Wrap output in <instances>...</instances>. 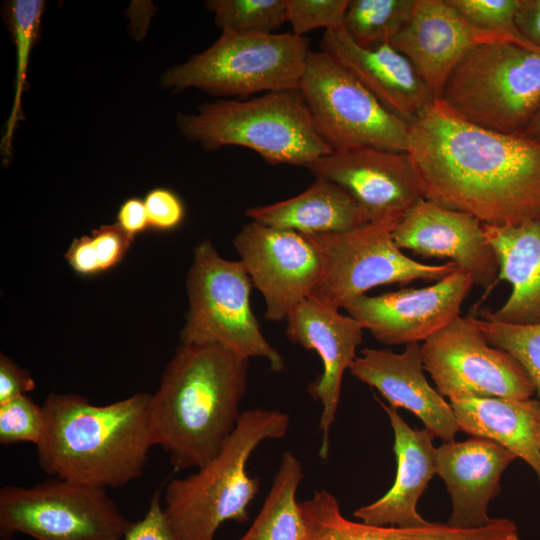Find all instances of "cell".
<instances>
[{
    "label": "cell",
    "instance_id": "6da1fadb",
    "mask_svg": "<svg viewBox=\"0 0 540 540\" xmlns=\"http://www.w3.org/2000/svg\"><path fill=\"white\" fill-rule=\"evenodd\" d=\"M424 198L483 224L540 219V138L475 125L434 100L408 125Z\"/></svg>",
    "mask_w": 540,
    "mask_h": 540
},
{
    "label": "cell",
    "instance_id": "7a4b0ae2",
    "mask_svg": "<svg viewBox=\"0 0 540 540\" xmlns=\"http://www.w3.org/2000/svg\"><path fill=\"white\" fill-rule=\"evenodd\" d=\"M249 360L218 344L178 346L149 405L155 445L175 470L200 468L234 432Z\"/></svg>",
    "mask_w": 540,
    "mask_h": 540
},
{
    "label": "cell",
    "instance_id": "3957f363",
    "mask_svg": "<svg viewBox=\"0 0 540 540\" xmlns=\"http://www.w3.org/2000/svg\"><path fill=\"white\" fill-rule=\"evenodd\" d=\"M150 397L138 392L100 406L78 394H49L42 405L46 431L36 446L40 467L54 478L102 489L139 478L155 446Z\"/></svg>",
    "mask_w": 540,
    "mask_h": 540
},
{
    "label": "cell",
    "instance_id": "277c9868",
    "mask_svg": "<svg viewBox=\"0 0 540 540\" xmlns=\"http://www.w3.org/2000/svg\"><path fill=\"white\" fill-rule=\"evenodd\" d=\"M289 426V415L279 410L243 411L215 457L196 472L169 481L163 506L180 540H214L223 523L248 520L260 486L247 472L248 461L262 442L284 437Z\"/></svg>",
    "mask_w": 540,
    "mask_h": 540
},
{
    "label": "cell",
    "instance_id": "5b68a950",
    "mask_svg": "<svg viewBox=\"0 0 540 540\" xmlns=\"http://www.w3.org/2000/svg\"><path fill=\"white\" fill-rule=\"evenodd\" d=\"M176 123L188 141L206 150L240 146L272 165L307 168L332 152L298 89L204 103L197 113H179Z\"/></svg>",
    "mask_w": 540,
    "mask_h": 540
},
{
    "label": "cell",
    "instance_id": "8992f818",
    "mask_svg": "<svg viewBox=\"0 0 540 540\" xmlns=\"http://www.w3.org/2000/svg\"><path fill=\"white\" fill-rule=\"evenodd\" d=\"M439 100L475 125L524 133L540 109V50L511 42L477 45L453 69Z\"/></svg>",
    "mask_w": 540,
    "mask_h": 540
},
{
    "label": "cell",
    "instance_id": "52a82bcc",
    "mask_svg": "<svg viewBox=\"0 0 540 540\" xmlns=\"http://www.w3.org/2000/svg\"><path fill=\"white\" fill-rule=\"evenodd\" d=\"M310 52V40L292 32H221L208 49L167 69L161 82L174 91L241 98L298 89Z\"/></svg>",
    "mask_w": 540,
    "mask_h": 540
},
{
    "label": "cell",
    "instance_id": "ba28073f",
    "mask_svg": "<svg viewBox=\"0 0 540 540\" xmlns=\"http://www.w3.org/2000/svg\"><path fill=\"white\" fill-rule=\"evenodd\" d=\"M252 286L241 261L221 257L210 241L198 244L187 277L189 311L181 343L218 344L248 359H265L272 371H282L284 359L251 309Z\"/></svg>",
    "mask_w": 540,
    "mask_h": 540
},
{
    "label": "cell",
    "instance_id": "9c48e42d",
    "mask_svg": "<svg viewBox=\"0 0 540 540\" xmlns=\"http://www.w3.org/2000/svg\"><path fill=\"white\" fill-rule=\"evenodd\" d=\"M400 218L369 222L345 232L305 235L316 249L321 276L310 297L344 308L371 288L415 280H441L456 263L418 262L397 246L393 230Z\"/></svg>",
    "mask_w": 540,
    "mask_h": 540
},
{
    "label": "cell",
    "instance_id": "30bf717a",
    "mask_svg": "<svg viewBox=\"0 0 540 540\" xmlns=\"http://www.w3.org/2000/svg\"><path fill=\"white\" fill-rule=\"evenodd\" d=\"M132 522L102 488L54 478L0 489L1 540H121Z\"/></svg>",
    "mask_w": 540,
    "mask_h": 540
},
{
    "label": "cell",
    "instance_id": "8fae6325",
    "mask_svg": "<svg viewBox=\"0 0 540 540\" xmlns=\"http://www.w3.org/2000/svg\"><path fill=\"white\" fill-rule=\"evenodd\" d=\"M298 90L332 151L368 147L407 152L408 125L325 52H310Z\"/></svg>",
    "mask_w": 540,
    "mask_h": 540
},
{
    "label": "cell",
    "instance_id": "7c38bea8",
    "mask_svg": "<svg viewBox=\"0 0 540 540\" xmlns=\"http://www.w3.org/2000/svg\"><path fill=\"white\" fill-rule=\"evenodd\" d=\"M424 369L437 391L463 396L529 399L535 386L508 352L490 345L474 317H459L421 345Z\"/></svg>",
    "mask_w": 540,
    "mask_h": 540
},
{
    "label": "cell",
    "instance_id": "4fadbf2b",
    "mask_svg": "<svg viewBox=\"0 0 540 540\" xmlns=\"http://www.w3.org/2000/svg\"><path fill=\"white\" fill-rule=\"evenodd\" d=\"M234 247L265 300V319H287L311 296L321 276V262L309 239L298 232L250 221L234 238Z\"/></svg>",
    "mask_w": 540,
    "mask_h": 540
},
{
    "label": "cell",
    "instance_id": "5bb4252c",
    "mask_svg": "<svg viewBox=\"0 0 540 540\" xmlns=\"http://www.w3.org/2000/svg\"><path fill=\"white\" fill-rule=\"evenodd\" d=\"M473 285L471 276L457 268L431 286L361 295L344 309L382 344L419 343L460 317Z\"/></svg>",
    "mask_w": 540,
    "mask_h": 540
},
{
    "label": "cell",
    "instance_id": "9a60e30c",
    "mask_svg": "<svg viewBox=\"0 0 540 540\" xmlns=\"http://www.w3.org/2000/svg\"><path fill=\"white\" fill-rule=\"evenodd\" d=\"M307 169L348 190L368 222L401 218L425 199L407 152L368 147L332 151Z\"/></svg>",
    "mask_w": 540,
    "mask_h": 540
},
{
    "label": "cell",
    "instance_id": "2e32d148",
    "mask_svg": "<svg viewBox=\"0 0 540 540\" xmlns=\"http://www.w3.org/2000/svg\"><path fill=\"white\" fill-rule=\"evenodd\" d=\"M286 337L293 344L314 350L323 365L321 375L308 387L311 396L320 402L322 411L319 430L322 433L319 456L329 454V436L339 406L342 380L356 358V349L363 342V328L339 309L308 297L288 315Z\"/></svg>",
    "mask_w": 540,
    "mask_h": 540
},
{
    "label": "cell",
    "instance_id": "e0dca14e",
    "mask_svg": "<svg viewBox=\"0 0 540 540\" xmlns=\"http://www.w3.org/2000/svg\"><path fill=\"white\" fill-rule=\"evenodd\" d=\"M397 246L425 257L449 258L474 284L489 290L499 275L496 253L473 216L423 199L393 230Z\"/></svg>",
    "mask_w": 540,
    "mask_h": 540
},
{
    "label": "cell",
    "instance_id": "ac0fdd59",
    "mask_svg": "<svg viewBox=\"0 0 540 540\" xmlns=\"http://www.w3.org/2000/svg\"><path fill=\"white\" fill-rule=\"evenodd\" d=\"M492 42L510 41L470 26L447 0H415L407 24L390 43L411 62L434 99L439 100L462 58L475 46Z\"/></svg>",
    "mask_w": 540,
    "mask_h": 540
},
{
    "label": "cell",
    "instance_id": "d6986e66",
    "mask_svg": "<svg viewBox=\"0 0 540 540\" xmlns=\"http://www.w3.org/2000/svg\"><path fill=\"white\" fill-rule=\"evenodd\" d=\"M320 50L407 125L435 100L411 62L390 42L361 46L341 25L324 32Z\"/></svg>",
    "mask_w": 540,
    "mask_h": 540
},
{
    "label": "cell",
    "instance_id": "ffe728a7",
    "mask_svg": "<svg viewBox=\"0 0 540 540\" xmlns=\"http://www.w3.org/2000/svg\"><path fill=\"white\" fill-rule=\"evenodd\" d=\"M348 370L353 377L378 390L390 407L411 411L425 429L444 442L453 441L460 431L450 403L431 387L424 375L419 343L405 345L402 353L364 348Z\"/></svg>",
    "mask_w": 540,
    "mask_h": 540
},
{
    "label": "cell",
    "instance_id": "44dd1931",
    "mask_svg": "<svg viewBox=\"0 0 540 540\" xmlns=\"http://www.w3.org/2000/svg\"><path fill=\"white\" fill-rule=\"evenodd\" d=\"M516 456L500 444L478 437L444 442L436 449V473L452 500L447 522L458 528L489 524L488 505L501 491L500 479Z\"/></svg>",
    "mask_w": 540,
    "mask_h": 540
},
{
    "label": "cell",
    "instance_id": "7402d4cb",
    "mask_svg": "<svg viewBox=\"0 0 540 540\" xmlns=\"http://www.w3.org/2000/svg\"><path fill=\"white\" fill-rule=\"evenodd\" d=\"M377 399V398H376ZM394 432L397 469L394 484L375 502L356 509L354 517L375 526L413 528L427 525L417 512V502L436 473L434 435L427 429H413L394 409L379 399Z\"/></svg>",
    "mask_w": 540,
    "mask_h": 540
},
{
    "label": "cell",
    "instance_id": "603a6c76",
    "mask_svg": "<svg viewBox=\"0 0 540 540\" xmlns=\"http://www.w3.org/2000/svg\"><path fill=\"white\" fill-rule=\"evenodd\" d=\"M307 540H520L516 523L509 518H493L478 528H458L429 522L413 528L375 526L345 518L336 497L327 489L315 490L300 502Z\"/></svg>",
    "mask_w": 540,
    "mask_h": 540
},
{
    "label": "cell",
    "instance_id": "cb8c5ba5",
    "mask_svg": "<svg viewBox=\"0 0 540 540\" xmlns=\"http://www.w3.org/2000/svg\"><path fill=\"white\" fill-rule=\"evenodd\" d=\"M482 226L498 259V279L507 281L512 290L499 309L484 310L481 316L512 324L540 323V219Z\"/></svg>",
    "mask_w": 540,
    "mask_h": 540
},
{
    "label": "cell",
    "instance_id": "d4e9b609",
    "mask_svg": "<svg viewBox=\"0 0 540 540\" xmlns=\"http://www.w3.org/2000/svg\"><path fill=\"white\" fill-rule=\"evenodd\" d=\"M460 431L494 441L525 461L540 481V400L463 396L450 400Z\"/></svg>",
    "mask_w": 540,
    "mask_h": 540
},
{
    "label": "cell",
    "instance_id": "484cf974",
    "mask_svg": "<svg viewBox=\"0 0 540 540\" xmlns=\"http://www.w3.org/2000/svg\"><path fill=\"white\" fill-rule=\"evenodd\" d=\"M245 215L262 225L303 235L345 232L369 223L348 190L319 176L302 193L248 208Z\"/></svg>",
    "mask_w": 540,
    "mask_h": 540
},
{
    "label": "cell",
    "instance_id": "4316f807",
    "mask_svg": "<svg viewBox=\"0 0 540 540\" xmlns=\"http://www.w3.org/2000/svg\"><path fill=\"white\" fill-rule=\"evenodd\" d=\"M303 478L301 462L284 452L258 515L238 540H307V524L296 498Z\"/></svg>",
    "mask_w": 540,
    "mask_h": 540
},
{
    "label": "cell",
    "instance_id": "83f0119b",
    "mask_svg": "<svg viewBox=\"0 0 540 540\" xmlns=\"http://www.w3.org/2000/svg\"><path fill=\"white\" fill-rule=\"evenodd\" d=\"M45 1L13 0L6 8V21L16 48L15 94L1 141L4 157H10L14 130L22 118L21 101L26 86L29 57L39 36Z\"/></svg>",
    "mask_w": 540,
    "mask_h": 540
},
{
    "label": "cell",
    "instance_id": "f1b7e54d",
    "mask_svg": "<svg viewBox=\"0 0 540 540\" xmlns=\"http://www.w3.org/2000/svg\"><path fill=\"white\" fill-rule=\"evenodd\" d=\"M414 4L415 0H349L342 27L361 46L391 42L407 24Z\"/></svg>",
    "mask_w": 540,
    "mask_h": 540
},
{
    "label": "cell",
    "instance_id": "f546056e",
    "mask_svg": "<svg viewBox=\"0 0 540 540\" xmlns=\"http://www.w3.org/2000/svg\"><path fill=\"white\" fill-rule=\"evenodd\" d=\"M205 7L221 32L276 33L287 22L285 0H209Z\"/></svg>",
    "mask_w": 540,
    "mask_h": 540
},
{
    "label": "cell",
    "instance_id": "4dcf8cb0",
    "mask_svg": "<svg viewBox=\"0 0 540 540\" xmlns=\"http://www.w3.org/2000/svg\"><path fill=\"white\" fill-rule=\"evenodd\" d=\"M488 343L510 353L526 370L540 400V323L512 324L474 317Z\"/></svg>",
    "mask_w": 540,
    "mask_h": 540
},
{
    "label": "cell",
    "instance_id": "1f68e13d",
    "mask_svg": "<svg viewBox=\"0 0 540 540\" xmlns=\"http://www.w3.org/2000/svg\"><path fill=\"white\" fill-rule=\"evenodd\" d=\"M454 10L475 29L504 37L519 46L540 50L517 25L521 0H447Z\"/></svg>",
    "mask_w": 540,
    "mask_h": 540
},
{
    "label": "cell",
    "instance_id": "d6a6232c",
    "mask_svg": "<svg viewBox=\"0 0 540 540\" xmlns=\"http://www.w3.org/2000/svg\"><path fill=\"white\" fill-rule=\"evenodd\" d=\"M46 424L43 406L27 395L0 404V443L4 446L23 442L38 446Z\"/></svg>",
    "mask_w": 540,
    "mask_h": 540
},
{
    "label": "cell",
    "instance_id": "836d02e7",
    "mask_svg": "<svg viewBox=\"0 0 540 540\" xmlns=\"http://www.w3.org/2000/svg\"><path fill=\"white\" fill-rule=\"evenodd\" d=\"M292 33L304 36L315 29L325 31L342 25L349 0H285Z\"/></svg>",
    "mask_w": 540,
    "mask_h": 540
},
{
    "label": "cell",
    "instance_id": "e575fe53",
    "mask_svg": "<svg viewBox=\"0 0 540 540\" xmlns=\"http://www.w3.org/2000/svg\"><path fill=\"white\" fill-rule=\"evenodd\" d=\"M161 491L156 490L144 516L132 522L121 540H180L166 515Z\"/></svg>",
    "mask_w": 540,
    "mask_h": 540
},
{
    "label": "cell",
    "instance_id": "d590c367",
    "mask_svg": "<svg viewBox=\"0 0 540 540\" xmlns=\"http://www.w3.org/2000/svg\"><path fill=\"white\" fill-rule=\"evenodd\" d=\"M149 228L168 231L177 228L185 215L181 199L167 188H154L144 198Z\"/></svg>",
    "mask_w": 540,
    "mask_h": 540
},
{
    "label": "cell",
    "instance_id": "8d00e7d4",
    "mask_svg": "<svg viewBox=\"0 0 540 540\" xmlns=\"http://www.w3.org/2000/svg\"><path fill=\"white\" fill-rule=\"evenodd\" d=\"M91 239L100 271H104L112 268L123 259L134 237L128 235L115 223L93 230Z\"/></svg>",
    "mask_w": 540,
    "mask_h": 540
},
{
    "label": "cell",
    "instance_id": "74e56055",
    "mask_svg": "<svg viewBox=\"0 0 540 540\" xmlns=\"http://www.w3.org/2000/svg\"><path fill=\"white\" fill-rule=\"evenodd\" d=\"M35 388L30 373L18 366L11 358L0 355V404L6 403Z\"/></svg>",
    "mask_w": 540,
    "mask_h": 540
},
{
    "label": "cell",
    "instance_id": "f35d334b",
    "mask_svg": "<svg viewBox=\"0 0 540 540\" xmlns=\"http://www.w3.org/2000/svg\"><path fill=\"white\" fill-rule=\"evenodd\" d=\"M65 257L78 274L92 275L101 272L91 236L74 239Z\"/></svg>",
    "mask_w": 540,
    "mask_h": 540
},
{
    "label": "cell",
    "instance_id": "ab89813d",
    "mask_svg": "<svg viewBox=\"0 0 540 540\" xmlns=\"http://www.w3.org/2000/svg\"><path fill=\"white\" fill-rule=\"evenodd\" d=\"M117 224L132 237L148 229L149 221L144 200L136 197L127 199L119 208Z\"/></svg>",
    "mask_w": 540,
    "mask_h": 540
},
{
    "label": "cell",
    "instance_id": "60d3db41",
    "mask_svg": "<svg viewBox=\"0 0 540 540\" xmlns=\"http://www.w3.org/2000/svg\"><path fill=\"white\" fill-rule=\"evenodd\" d=\"M517 25L521 33L540 48V0H521Z\"/></svg>",
    "mask_w": 540,
    "mask_h": 540
},
{
    "label": "cell",
    "instance_id": "b9f144b4",
    "mask_svg": "<svg viewBox=\"0 0 540 540\" xmlns=\"http://www.w3.org/2000/svg\"><path fill=\"white\" fill-rule=\"evenodd\" d=\"M524 133L533 137L540 138V109L534 116V118L531 120L529 125L526 127Z\"/></svg>",
    "mask_w": 540,
    "mask_h": 540
}]
</instances>
